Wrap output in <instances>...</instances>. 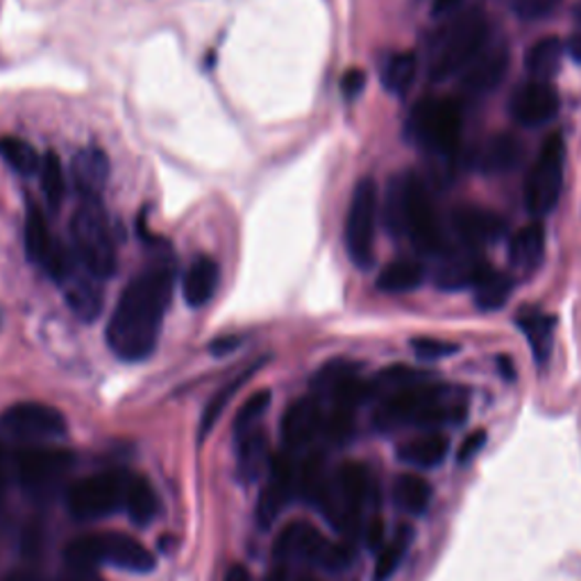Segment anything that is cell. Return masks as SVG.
<instances>
[{"instance_id": "1", "label": "cell", "mask_w": 581, "mask_h": 581, "mask_svg": "<svg viewBox=\"0 0 581 581\" xmlns=\"http://www.w3.org/2000/svg\"><path fill=\"white\" fill-rule=\"evenodd\" d=\"M152 257L126 287L107 323V345L123 362L148 359L160 343L164 316L175 287V255L169 244L152 239Z\"/></svg>"}, {"instance_id": "2", "label": "cell", "mask_w": 581, "mask_h": 581, "mask_svg": "<svg viewBox=\"0 0 581 581\" xmlns=\"http://www.w3.org/2000/svg\"><path fill=\"white\" fill-rule=\"evenodd\" d=\"M469 416L466 391L434 379L407 386L379 400L375 424L379 430L418 428L434 432L445 424H461Z\"/></svg>"}, {"instance_id": "3", "label": "cell", "mask_w": 581, "mask_h": 581, "mask_svg": "<svg viewBox=\"0 0 581 581\" xmlns=\"http://www.w3.org/2000/svg\"><path fill=\"white\" fill-rule=\"evenodd\" d=\"M491 36L488 17L475 8L456 14L437 36L430 60V80L445 83L469 68V64L486 49Z\"/></svg>"}, {"instance_id": "4", "label": "cell", "mask_w": 581, "mask_h": 581, "mask_svg": "<svg viewBox=\"0 0 581 581\" xmlns=\"http://www.w3.org/2000/svg\"><path fill=\"white\" fill-rule=\"evenodd\" d=\"M66 566L71 568H98L109 563L128 572H150L154 570V555L141 540L119 534V531H96L73 538L66 552Z\"/></svg>"}, {"instance_id": "5", "label": "cell", "mask_w": 581, "mask_h": 581, "mask_svg": "<svg viewBox=\"0 0 581 581\" xmlns=\"http://www.w3.org/2000/svg\"><path fill=\"white\" fill-rule=\"evenodd\" d=\"M373 495V480L366 466L362 463H343L321 499L319 509L330 520V525L345 534L347 538H355L364 531V509Z\"/></svg>"}, {"instance_id": "6", "label": "cell", "mask_w": 581, "mask_h": 581, "mask_svg": "<svg viewBox=\"0 0 581 581\" xmlns=\"http://www.w3.org/2000/svg\"><path fill=\"white\" fill-rule=\"evenodd\" d=\"M73 250L98 280L116 273V244L103 201H83L71 218Z\"/></svg>"}, {"instance_id": "7", "label": "cell", "mask_w": 581, "mask_h": 581, "mask_svg": "<svg viewBox=\"0 0 581 581\" xmlns=\"http://www.w3.org/2000/svg\"><path fill=\"white\" fill-rule=\"evenodd\" d=\"M409 137L437 158H456L463 111L452 98H422L409 114Z\"/></svg>"}, {"instance_id": "8", "label": "cell", "mask_w": 581, "mask_h": 581, "mask_svg": "<svg viewBox=\"0 0 581 581\" xmlns=\"http://www.w3.org/2000/svg\"><path fill=\"white\" fill-rule=\"evenodd\" d=\"M566 171V141L559 132L540 146L525 180V207L534 218L552 214L561 201Z\"/></svg>"}, {"instance_id": "9", "label": "cell", "mask_w": 581, "mask_h": 581, "mask_svg": "<svg viewBox=\"0 0 581 581\" xmlns=\"http://www.w3.org/2000/svg\"><path fill=\"white\" fill-rule=\"evenodd\" d=\"M405 175V237L428 257H441L448 248V235L437 216L432 193L418 173Z\"/></svg>"}, {"instance_id": "10", "label": "cell", "mask_w": 581, "mask_h": 581, "mask_svg": "<svg viewBox=\"0 0 581 581\" xmlns=\"http://www.w3.org/2000/svg\"><path fill=\"white\" fill-rule=\"evenodd\" d=\"M379 216V189L373 177L357 182L345 218V248L353 263L368 270L375 261V235Z\"/></svg>"}, {"instance_id": "11", "label": "cell", "mask_w": 581, "mask_h": 581, "mask_svg": "<svg viewBox=\"0 0 581 581\" xmlns=\"http://www.w3.org/2000/svg\"><path fill=\"white\" fill-rule=\"evenodd\" d=\"M128 475L119 471L77 480L66 491V507L75 520H100L123 507Z\"/></svg>"}, {"instance_id": "12", "label": "cell", "mask_w": 581, "mask_h": 581, "mask_svg": "<svg viewBox=\"0 0 581 581\" xmlns=\"http://www.w3.org/2000/svg\"><path fill=\"white\" fill-rule=\"evenodd\" d=\"M75 466V459L66 450L34 445L21 450L12 459V469L19 484L32 495L53 493Z\"/></svg>"}, {"instance_id": "13", "label": "cell", "mask_w": 581, "mask_h": 581, "mask_svg": "<svg viewBox=\"0 0 581 581\" xmlns=\"http://www.w3.org/2000/svg\"><path fill=\"white\" fill-rule=\"evenodd\" d=\"M66 430L64 413L44 402H17L0 413V432L17 441H55L62 439Z\"/></svg>"}, {"instance_id": "14", "label": "cell", "mask_w": 581, "mask_h": 581, "mask_svg": "<svg viewBox=\"0 0 581 581\" xmlns=\"http://www.w3.org/2000/svg\"><path fill=\"white\" fill-rule=\"evenodd\" d=\"M295 495H298V463H293L289 452L273 454V463H270L268 471V482L257 499V514H255L257 525L261 529L273 527L282 509Z\"/></svg>"}, {"instance_id": "15", "label": "cell", "mask_w": 581, "mask_h": 581, "mask_svg": "<svg viewBox=\"0 0 581 581\" xmlns=\"http://www.w3.org/2000/svg\"><path fill=\"white\" fill-rule=\"evenodd\" d=\"M559 109L561 98L555 85L546 80H534V77L529 83H523L509 100V111L514 121L523 128H540L555 121Z\"/></svg>"}, {"instance_id": "16", "label": "cell", "mask_w": 581, "mask_h": 581, "mask_svg": "<svg viewBox=\"0 0 581 581\" xmlns=\"http://www.w3.org/2000/svg\"><path fill=\"white\" fill-rule=\"evenodd\" d=\"M437 268V287L443 291H463L473 289L475 282L486 273L491 263L480 248L469 246H450L441 257Z\"/></svg>"}, {"instance_id": "17", "label": "cell", "mask_w": 581, "mask_h": 581, "mask_svg": "<svg viewBox=\"0 0 581 581\" xmlns=\"http://www.w3.org/2000/svg\"><path fill=\"white\" fill-rule=\"evenodd\" d=\"M452 232L456 237V244L482 250V246L505 237L507 223L491 209L463 205L452 214Z\"/></svg>"}, {"instance_id": "18", "label": "cell", "mask_w": 581, "mask_h": 581, "mask_svg": "<svg viewBox=\"0 0 581 581\" xmlns=\"http://www.w3.org/2000/svg\"><path fill=\"white\" fill-rule=\"evenodd\" d=\"M509 62L512 55L505 44H486V49L461 73V87L475 96L495 92L507 77Z\"/></svg>"}, {"instance_id": "19", "label": "cell", "mask_w": 581, "mask_h": 581, "mask_svg": "<svg viewBox=\"0 0 581 581\" xmlns=\"http://www.w3.org/2000/svg\"><path fill=\"white\" fill-rule=\"evenodd\" d=\"M325 409L316 396L293 402L282 418V439L287 450L295 452L312 443L323 432Z\"/></svg>"}, {"instance_id": "20", "label": "cell", "mask_w": 581, "mask_h": 581, "mask_svg": "<svg viewBox=\"0 0 581 581\" xmlns=\"http://www.w3.org/2000/svg\"><path fill=\"white\" fill-rule=\"evenodd\" d=\"M60 287L64 289V300L77 319L85 323H94L100 316L105 304L103 280L89 273L83 263L77 266Z\"/></svg>"}, {"instance_id": "21", "label": "cell", "mask_w": 581, "mask_h": 581, "mask_svg": "<svg viewBox=\"0 0 581 581\" xmlns=\"http://www.w3.org/2000/svg\"><path fill=\"white\" fill-rule=\"evenodd\" d=\"M330 540L312 525L306 523H291L284 527L276 540V559L287 561H312L319 566L323 550Z\"/></svg>"}, {"instance_id": "22", "label": "cell", "mask_w": 581, "mask_h": 581, "mask_svg": "<svg viewBox=\"0 0 581 581\" xmlns=\"http://www.w3.org/2000/svg\"><path fill=\"white\" fill-rule=\"evenodd\" d=\"M71 175L83 201H100L109 180V158L100 148H83L71 162Z\"/></svg>"}, {"instance_id": "23", "label": "cell", "mask_w": 581, "mask_h": 581, "mask_svg": "<svg viewBox=\"0 0 581 581\" xmlns=\"http://www.w3.org/2000/svg\"><path fill=\"white\" fill-rule=\"evenodd\" d=\"M516 325L525 334L536 364L538 366L548 364L552 355V345H555L557 319L546 314L544 309H538L534 304H525L516 312Z\"/></svg>"}, {"instance_id": "24", "label": "cell", "mask_w": 581, "mask_h": 581, "mask_svg": "<svg viewBox=\"0 0 581 581\" xmlns=\"http://www.w3.org/2000/svg\"><path fill=\"white\" fill-rule=\"evenodd\" d=\"M525 162V143L520 137L499 132L491 137L480 150L477 166L484 175H505Z\"/></svg>"}, {"instance_id": "25", "label": "cell", "mask_w": 581, "mask_h": 581, "mask_svg": "<svg viewBox=\"0 0 581 581\" xmlns=\"http://www.w3.org/2000/svg\"><path fill=\"white\" fill-rule=\"evenodd\" d=\"M273 454H270L268 437L261 428H252L237 437V475L241 482L252 484L261 475H268Z\"/></svg>"}, {"instance_id": "26", "label": "cell", "mask_w": 581, "mask_h": 581, "mask_svg": "<svg viewBox=\"0 0 581 581\" xmlns=\"http://www.w3.org/2000/svg\"><path fill=\"white\" fill-rule=\"evenodd\" d=\"M546 257V229L540 223L520 227L509 244V263L518 273L529 276L544 263Z\"/></svg>"}, {"instance_id": "27", "label": "cell", "mask_w": 581, "mask_h": 581, "mask_svg": "<svg viewBox=\"0 0 581 581\" xmlns=\"http://www.w3.org/2000/svg\"><path fill=\"white\" fill-rule=\"evenodd\" d=\"M448 452H450V439L434 430V432H424L420 437L405 441L398 448V459L405 461L407 466L430 471V469L441 466Z\"/></svg>"}, {"instance_id": "28", "label": "cell", "mask_w": 581, "mask_h": 581, "mask_svg": "<svg viewBox=\"0 0 581 581\" xmlns=\"http://www.w3.org/2000/svg\"><path fill=\"white\" fill-rule=\"evenodd\" d=\"M218 280H220L218 263L212 257H198L189 266L186 276L182 280L184 302L193 309L205 306L214 298L218 289Z\"/></svg>"}, {"instance_id": "29", "label": "cell", "mask_w": 581, "mask_h": 581, "mask_svg": "<svg viewBox=\"0 0 581 581\" xmlns=\"http://www.w3.org/2000/svg\"><path fill=\"white\" fill-rule=\"evenodd\" d=\"M123 507L137 527H148L160 514V499L146 477L128 475Z\"/></svg>"}, {"instance_id": "30", "label": "cell", "mask_w": 581, "mask_h": 581, "mask_svg": "<svg viewBox=\"0 0 581 581\" xmlns=\"http://www.w3.org/2000/svg\"><path fill=\"white\" fill-rule=\"evenodd\" d=\"M424 282V266L418 259L400 257L381 268L377 289L384 293H409L420 289Z\"/></svg>"}, {"instance_id": "31", "label": "cell", "mask_w": 581, "mask_h": 581, "mask_svg": "<svg viewBox=\"0 0 581 581\" xmlns=\"http://www.w3.org/2000/svg\"><path fill=\"white\" fill-rule=\"evenodd\" d=\"M563 53H566V44L559 36H544L527 51L525 66L534 80L550 83L561 68Z\"/></svg>"}, {"instance_id": "32", "label": "cell", "mask_w": 581, "mask_h": 581, "mask_svg": "<svg viewBox=\"0 0 581 581\" xmlns=\"http://www.w3.org/2000/svg\"><path fill=\"white\" fill-rule=\"evenodd\" d=\"M432 495H434L432 484L418 473H402L394 482L396 505L407 514L420 516L428 512V507L432 505Z\"/></svg>"}, {"instance_id": "33", "label": "cell", "mask_w": 581, "mask_h": 581, "mask_svg": "<svg viewBox=\"0 0 581 581\" xmlns=\"http://www.w3.org/2000/svg\"><path fill=\"white\" fill-rule=\"evenodd\" d=\"M475 293V304L482 309V312H497L507 304V300L514 293V280L502 273L497 268H488L486 273L475 282L473 287Z\"/></svg>"}, {"instance_id": "34", "label": "cell", "mask_w": 581, "mask_h": 581, "mask_svg": "<svg viewBox=\"0 0 581 581\" xmlns=\"http://www.w3.org/2000/svg\"><path fill=\"white\" fill-rule=\"evenodd\" d=\"M418 57L409 51L394 53L381 66V85L394 96H407L416 83Z\"/></svg>"}, {"instance_id": "35", "label": "cell", "mask_w": 581, "mask_h": 581, "mask_svg": "<svg viewBox=\"0 0 581 581\" xmlns=\"http://www.w3.org/2000/svg\"><path fill=\"white\" fill-rule=\"evenodd\" d=\"M23 239H25V255L30 257V261L44 266V261L49 259L55 239L49 229V220L44 216V212L39 209L36 205H32L28 209L25 216V232H23Z\"/></svg>"}, {"instance_id": "36", "label": "cell", "mask_w": 581, "mask_h": 581, "mask_svg": "<svg viewBox=\"0 0 581 581\" xmlns=\"http://www.w3.org/2000/svg\"><path fill=\"white\" fill-rule=\"evenodd\" d=\"M413 527L400 525L394 534L389 544H384V548L377 552V563H375V581H389L398 568L402 566L411 544H413Z\"/></svg>"}, {"instance_id": "37", "label": "cell", "mask_w": 581, "mask_h": 581, "mask_svg": "<svg viewBox=\"0 0 581 581\" xmlns=\"http://www.w3.org/2000/svg\"><path fill=\"white\" fill-rule=\"evenodd\" d=\"M327 484L330 477L325 473V461L321 454H309L302 463H298V495L306 505L319 507Z\"/></svg>"}, {"instance_id": "38", "label": "cell", "mask_w": 581, "mask_h": 581, "mask_svg": "<svg viewBox=\"0 0 581 581\" xmlns=\"http://www.w3.org/2000/svg\"><path fill=\"white\" fill-rule=\"evenodd\" d=\"M261 364H263V362H257L252 368L244 370L239 377H235L232 381H227V384L223 386V389L216 391V396L207 402V407H205V411H203V418H201V428H198V439H201V441H205V439L209 437V432L216 428V422H218V418L223 416V411H225V407L229 405V400L239 394L241 386H244V384H246V381H248V379L261 368Z\"/></svg>"}, {"instance_id": "39", "label": "cell", "mask_w": 581, "mask_h": 581, "mask_svg": "<svg viewBox=\"0 0 581 581\" xmlns=\"http://www.w3.org/2000/svg\"><path fill=\"white\" fill-rule=\"evenodd\" d=\"M381 220L394 239L405 237V175H396L386 184L381 201Z\"/></svg>"}, {"instance_id": "40", "label": "cell", "mask_w": 581, "mask_h": 581, "mask_svg": "<svg viewBox=\"0 0 581 581\" xmlns=\"http://www.w3.org/2000/svg\"><path fill=\"white\" fill-rule=\"evenodd\" d=\"M39 182H42V191H44L49 209L57 212L66 198V177H64V166L55 150H49L42 158V166H39Z\"/></svg>"}, {"instance_id": "41", "label": "cell", "mask_w": 581, "mask_h": 581, "mask_svg": "<svg viewBox=\"0 0 581 581\" xmlns=\"http://www.w3.org/2000/svg\"><path fill=\"white\" fill-rule=\"evenodd\" d=\"M0 160L12 166L19 175H34L42 166V154L32 143L19 137H0Z\"/></svg>"}, {"instance_id": "42", "label": "cell", "mask_w": 581, "mask_h": 581, "mask_svg": "<svg viewBox=\"0 0 581 581\" xmlns=\"http://www.w3.org/2000/svg\"><path fill=\"white\" fill-rule=\"evenodd\" d=\"M270 407V391H257L252 394L244 405L241 409L237 411V418H235V434H244L252 428H259V420L263 418V413L268 411Z\"/></svg>"}, {"instance_id": "43", "label": "cell", "mask_w": 581, "mask_h": 581, "mask_svg": "<svg viewBox=\"0 0 581 581\" xmlns=\"http://www.w3.org/2000/svg\"><path fill=\"white\" fill-rule=\"evenodd\" d=\"M411 351L420 362H439L445 357H452L459 353V345L441 338L430 336H418L411 341Z\"/></svg>"}, {"instance_id": "44", "label": "cell", "mask_w": 581, "mask_h": 581, "mask_svg": "<svg viewBox=\"0 0 581 581\" xmlns=\"http://www.w3.org/2000/svg\"><path fill=\"white\" fill-rule=\"evenodd\" d=\"M353 559H355V550L351 544H332L330 540L327 548L321 555L319 566L330 572H341L353 566Z\"/></svg>"}, {"instance_id": "45", "label": "cell", "mask_w": 581, "mask_h": 581, "mask_svg": "<svg viewBox=\"0 0 581 581\" xmlns=\"http://www.w3.org/2000/svg\"><path fill=\"white\" fill-rule=\"evenodd\" d=\"M561 0H514V12L525 21H538L550 17Z\"/></svg>"}, {"instance_id": "46", "label": "cell", "mask_w": 581, "mask_h": 581, "mask_svg": "<svg viewBox=\"0 0 581 581\" xmlns=\"http://www.w3.org/2000/svg\"><path fill=\"white\" fill-rule=\"evenodd\" d=\"M364 89H366V73L362 68H351V71L343 73V77H341V94L347 100H357Z\"/></svg>"}, {"instance_id": "47", "label": "cell", "mask_w": 581, "mask_h": 581, "mask_svg": "<svg viewBox=\"0 0 581 581\" xmlns=\"http://www.w3.org/2000/svg\"><path fill=\"white\" fill-rule=\"evenodd\" d=\"M484 445H486V432L484 430H477V432L469 434L466 439H463V443L459 445V450H456V463H461V466H463V463L473 461Z\"/></svg>"}, {"instance_id": "48", "label": "cell", "mask_w": 581, "mask_h": 581, "mask_svg": "<svg viewBox=\"0 0 581 581\" xmlns=\"http://www.w3.org/2000/svg\"><path fill=\"white\" fill-rule=\"evenodd\" d=\"M384 534H386V531H384V520H381L379 516H375V518H370V520L366 523L362 536H364V540H366L368 550L379 552V550L384 548Z\"/></svg>"}, {"instance_id": "49", "label": "cell", "mask_w": 581, "mask_h": 581, "mask_svg": "<svg viewBox=\"0 0 581 581\" xmlns=\"http://www.w3.org/2000/svg\"><path fill=\"white\" fill-rule=\"evenodd\" d=\"M241 343H244V338L237 336V334H232V336H220V338H216V341L209 343V353H212L214 357H227L229 353H235Z\"/></svg>"}, {"instance_id": "50", "label": "cell", "mask_w": 581, "mask_h": 581, "mask_svg": "<svg viewBox=\"0 0 581 581\" xmlns=\"http://www.w3.org/2000/svg\"><path fill=\"white\" fill-rule=\"evenodd\" d=\"M55 581H105L94 568H71L60 574Z\"/></svg>"}, {"instance_id": "51", "label": "cell", "mask_w": 581, "mask_h": 581, "mask_svg": "<svg viewBox=\"0 0 581 581\" xmlns=\"http://www.w3.org/2000/svg\"><path fill=\"white\" fill-rule=\"evenodd\" d=\"M223 581H250V570L244 563H235L227 568Z\"/></svg>"}, {"instance_id": "52", "label": "cell", "mask_w": 581, "mask_h": 581, "mask_svg": "<svg viewBox=\"0 0 581 581\" xmlns=\"http://www.w3.org/2000/svg\"><path fill=\"white\" fill-rule=\"evenodd\" d=\"M461 0H432V14L434 17H443V14H450L459 8Z\"/></svg>"}, {"instance_id": "53", "label": "cell", "mask_w": 581, "mask_h": 581, "mask_svg": "<svg viewBox=\"0 0 581 581\" xmlns=\"http://www.w3.org/2000/svg\"><path fill=\"white\" fill-rule=\"evenodd\" d=\"M566 53H568L577 64H581V32H577V34H572V36L568 39V42H566Z\"/></svg>"}, {"instance_id": "54", "label": "cell", "mask_w": 581, "mask_h": 581, "mask_svg": "<svg viewBox=\"0 0 581 581\" xmlns=\"http://www.w3.org/2000/svg\"><path fill=\"white\" fill-rule=\"evenodd\" d=\"M10 469H12V459H8V450H6L3 441H0V484L8 482Z\"/></svg>"}, {"instance_id": "55", "label": "cell", "mask_w": 581, "mask_h": 581, "mask_svg": "<svg viewBox=\"0 0 581 581\" xmlns=\"http://www.w3.org/2000/svg\"><path fill=\"white\" fill-rule=\"evenodd\" d=\"M497 366L502 370V377H505L507 381H514L516 379V368H514V362L509 357H505V355L497 357Z\"/></svg>"}, {"instance_id": "56", "label": "cell", "mask_w": 581, "mask_h": 581, "mask_svg": "<svg viewBox=\"0 0 581 581\" xmlns=\"http://www.w3.org/2000/svg\"><path fill=\"white\" fill-rule=\"evenodd\" d=\"M266 581H287V570L280 566V568H276L273 572H270L268 577H266Z\"/></svg>"}, {"instance_id": "57", "label": "cell", "mask_w": 581, "mask_h": 581, "mask_svg": "<svg viewBox=\"0 0 581 581\" xmlns=\"http://www.w3.org/2000/svg\"><path fill=\"white\" fill-rule=\"evenodd\" d=\"M8 581H32V579L25 577V574H17V577H12V579H8Z\"/></svg>"}, {"instance_id": "58", "label": "cell", "mask_w": 581, "mask_h": 581, "mask_svg": "<svg viewBox=\"0 0 581 581\" xmlns=\"http://www.w3.org/2000/svg\"><path fill=\"white\" fill-rule=\"evenodd\" d=\"M298 581H319V579H314V577H300Z\"/></svg>"}, {"instance_id": "59", "label": "cell", "mask_w": 581, "mask_h": 581, "mask_svg": "<svg viewBox=\"0 0 581 581\" xmlns=\"http://www.w3.org/2000/svg\"><path fill=\"white\" fill-rule=\"evenodd\" d=\"M3 491H6V484H0V502H3Z\"/></svg>"}, {"instance_id": "60", "label": "cell", "mask_w": 581, "mask_h": 581, "mask_svg": "<svg viewBox=\"0 0 581 581\" xmlns=\"http://www.w3.org/2000/svg\"><path fill=\"white\" fill-rule=\"evenodd\" d=\"M579 23H581V12H579Z\"/></svg>"}]
</instances>
